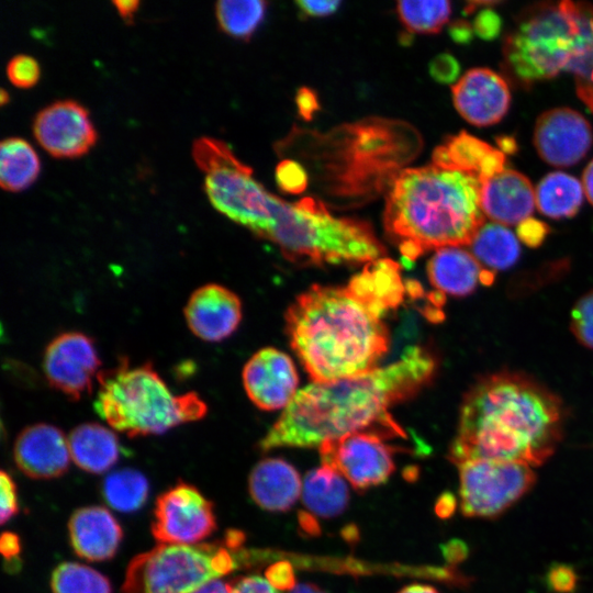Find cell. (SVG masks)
I'll use <instances>...</instances> for the list:
<instances>
[{
	"label": "cell",
	"mask_w": 593,
	"mask_h": 593,
	"mask_svg": "<svg viewBox=\"0 0 593 593\" xmlns=\"http://www.w3.org/2000/svg\"><path fill=\"white\" fill-rule=\"evenodd\" d=\"M51 586L53 593H112L107 577L76 562L58 564L53 571Z\"/></svg>",
	"instance_id": "1f68e13d"
},
{
	"label": "cell",
	"mask_w": 593,
	"mask_h": 593,
	"mask_svg": "<svg viewBox=\"0 0 593 593\" xmlns=\"http://www.w3.org/2000/svg\"><path fill=\"white\" fill-rule=\"evenodd\" d=\"M437 365L429 349L411 346L385 367L335 381L313 382L298 391L259 448L320 447L357 432L403 437L388 410L428 384Z\"/></svg>",
	"instance_id": "7a4b0ae2"
},
{
	"label": "cell",
	"mask_w": 593,
	"mask_h": 593,
	"mask_svg": "<svg viewBox=\"0 0 593 593\" xmlns=\"http://www.w3.org/2000/svg\"><path fill=\"white\" fill-rule=\"evenodd\" d=\"M480 272L478 259L459 247L437 249L427 264L430 283L438 291L456 296L473 292Z\"/></svg>",
	"instance_id": "d4e9b609"
},
{
	"label": "cell",
	"mask_w": 593,
	"mask_h": 593,
	"mask_svg": "<svg viewBox=\"0 0 593 593\" xmlns=\"http://www.w3.org/2000/svg\"><path fill=\"white\" fill-rule=\"evenodd\" d=\"M8 99H9L8 93L5 92L4 89H1V94H0V102H1V104H2V105L5 104V102L8 101Z\"/></svg>",
	"instance_id": "91938a15"
},
{
	"label": "cell",
	"mask_w": 593,
	"mask_h": 593,
	"mask_svg": "<svg viewBox=\"0 0 593 593\" xmlns=\"http://www.w3.org/2000/svg\"><path fill=\"white\" fill-rule=\"evenodd\" d=\"M546 582L556 593H571L577 586L578 575L571 566L553 563L547 572Z\"/></svg>",
	"instance_id": "8d00e7d4"
},
{
	"label": "cell",
	"mask_w": 593,
	"mask_h": 593,
	"mask_svg": "<svg viewBox=\"0 0 593 593\" xmlns=\"http://www.w3.org/2000/svg\"><path fill=\"white\" fill-rule=\"evenodd\" d=\"M448 32L450 37L458 44H469L474 36L472 24L463 20L451 23Z\"/></svg>",
	"instance_id": "7dc6e473"
},
{
	"label": "cell",
	"mask_w": 593,
	"mask_h": 593,
	"mask_svg": "<svg viewBox=\"0 0 593 593\" xmlns=\"http://www.w3.org/2000/svg\"><path fill=\"white\" fill-rule=\"evenodd\" d=\"M16 467L33 479H53L63 475L68 467L70 451L68 438L58 427L37 423L25 427L13 446Z\"/></svg>",
	"instance_id": "d6986e66"
},
{
	"label": "cell",
	"mask_w": 593,
	"mask_h": 593,
	"mask_svg": "<svg viewBox=\"0 0 593 593\" xmlns=\"http://www.w3.org/2000/svg\"><path fill=\"white\" fill-rule=\"evenodd\" d=\"M295 103L299 114L304 121H311L313 115L320 109V102L315 91L306 87H302L298 90Z\"/></svg>",
	"instance_id": "ee69618b"
},
{
	"label": "cell",
	"mask_w": 593,
	"mask_h": 593,
	"mask_svg": "<svg viewBox=\"0 0 593 593\" xmlns=\"http://www.w3.org/2000/svg\"><path fill=\"white\" fill-rule=\"evenodd\" d=\"M40 160L34 148L23 138L10 137L0 145V184L7 191H20L37 177Z\"/></svg>",
	"instance_id": "83f0119b"
},
{
	"label": "cell",
	"mask_w": 593,
	"mask_h": 593,
	"mask_svg": "<svg viewBox=\"0 0 593 593\" xmlns=\"http://www.w3.org/2000/svg\"><path fill=\"white\" fill-rule=\"evenodd\" d=\"M119 14L126 23L133 22V16L137 10L139 2L136 0H115L112 2Z\"/></svg>",
	"instance_id": "f907efd6"
},
{
	"label": "cell",
	"mask_w": 593,
	"mask_h": 593,
	"mask_svg": "<svg viewBox=\"0 0 593 593\" xmlns=\"http://www.w3.org/2000/svg\"><path fill=\"white\" fill-rule=\"evenodd\" d=\"M459 72V61L448 53L437 55L429 63L432 78L440 83L454 82L458 78Z\"/></svg>",
	"instance_id": "f35d334b"
},
{
	"label": "cell",
	"mask_w": 593,
	"mask_h": 593,
	"mask_svg": "<svg viewBox=\"0 0 593 593\" xmlns=\"http://www.w3.org/2000/svg\"><path fill=\"white\" fill-rule=\"evenodd\" d=\"M549 226L539 220L528 217L517 225V236L527 246H540L549 233Z\"/></svg>",
	"instance_id": "60d3db41"
},
{
	"label": "cell",
	"mask_w": 593,
	"mask_h": 593,
	"mask_svg": "<svg viewBox=\"0 0 593 593\" xmlns=\"http://www.w3.org/2000/svg\"><path fill=\"white\" fill-rule=\"evenodd\" d=\"M290 593H326L320 586L312 583H300L295 585Z\"/></svg>",
	"instance_id": "6f0895ef"
},
{
	"label": "cell",
	"mask_w": 593,
	"mask_h": 593,
	"mask_svg": "<svg viewBox=\"0 0 593 593\" xmlns=\"http://www.w3.org/2000/svg\"><path fill=\"white\" fill-rule=\"evenodd\" d=\"M452 101L459 114L475 126H489L501 121L511 103L510 88L495 71L473 68L452 87Z\"/></svg>",
	"instance_id": "e0dca14e"
},
{
	"label": "cell",
	"mask_w": 593,
	"mask_h": 593,
	"mask_svg": "<svg viewBox=\"0 0 593 593\" xmlns=\"http://www.w3.org/2000/svg\"><path fill=\"white\" fill-rule=\"evenodd\" d=\"M296 5L309 16H327L334 13L340 5V1H311L300 0L295 2Z\"/></svg>",
	"instance_id": "f6af8a7d"
},
{
	"label": "cell",
	"mask_w": 593,
	"mask_h": 593,
	"mask_svg": "<svg viewBox=\"0 0 593 593\" xmlns=\"http://www.w3.org/2000/svg\"><path fill=\"white\" fill-rule=\"evenodd\" d=\"M471 246L478 261L493 269H506L513 266L521 254L516 236L499 223L483 224Z\"/></svg>",
	"instance_id": "f1b7e54d"
},
{
	"label": "cell",
	"mask_w": 593,
	"mask_h": 593,
	"mask_svg": "<svg viewBox=\"0 0 593 593\" xmlns=\"http://www.w3.org/2000/svg\"><path fill=\"white\" fill-rule=\"evenodd\" d=\"M398 593H439L435 588L426 584H411Z\"/></svg>",
	"instance_id": "9f6ffc18"
},
{
	"label": "cell",
	"mask_w": 593,
	"mask_h": 593,
	"mask_svg": "<svg viewBox=\"0 0 593 593\" xmlns=\"http://www.w3.org/2000/svg\"><path fill=\"white\" fill-rule=\"evenodd\" d=\"M535 204L532 182L516 170L505 168L481 182V210L494 223L519 224L532 215Z\"/></svg>",
	"instance_id": "ffe728a7"
},
{
	"label": "cell",
	"mask_w": 593,
	"mask_h": 593,
	"mask_svg": "<svg viewBox=\"0 0 593 593\" xmlns=\"http://www.w3.org/2000/svg\"><path fill=\"white\" fill-rule=\"evenodd\" d=\"M148 491L145 475L130 468L110 473L102 485L107 503L112 508L126 513L139 510L147 500Z\"/></svg>",
	"instance_id": "f546056e"
},
{
	"label": "cell",
	"mask_w": 593,
	"mask_h": 593,
	"mask_svg": "<svg viewBox=\"0 0 593 593\" xmlns=\"http://www.w3.org/2000/svg\"><path fill=\"white\" fill-rule=\"evenodd\" d=\"M593 143L589 121L570 108L544 112L536 121L534 144L538 155L556 167H568L581 160Z\"/></svg>",
	"instance_id": "9a60e30c"
},
{
	"label": "cell",
	"mask_w": 593,
	"mask_h": 593,
	"mask_svg": "<svg viewBox=\"0 0 593 593\" xmlns=\"http://www.w3.org/2000/svg\"><path fill=\"white\" fill-rule=\"evenodd\" d=\"M422 147L421 134L409 123L367 118L325 133L295 127L276 150L310 172L331 206L347 209L389 190Z\"/></svg>",
	"instance_id": "3957f363"
},
{
	"label": "cell",
	"mask_w": 593,
	"mask_h": 593,
	"mask_svg": "<svg viewBox=\"0 0 593 593\" xmlns=\"http://www.w3.org/2000/svg\"><path fill=\"white\" fill-rule=\"evenodd\" d=\"M101 360L94 342L81 332H64L46 346L43 370L48 384L71 401L90 394Z\"/></svg>",
	"instance_id": "4fadbf2b"
},
{
	"label": "cell",
	"mask_w": 593,
	"mask_h": 593,
	"mask_svg": "<svg viewBox=\"0 0 593 593\" xmlns=\"http://www.w3.org/2000/svg\"><path fill=\"white\" fill-rule=\"evenodd\" d=\"M562 416L561 400L536 380L508 371L483 377L463 398L448 459L540 466L561 440Z\"/></svg>",
	"instance_id": "277c9868"
},
{
	"label": "cell",
	"mask_w": 593,
	"mask_h": 593,
	"mask_svg": "<svg viewBox=\"0 0 593 593\" xmlns=\"http://www.w3.org/2000/svg\"><path fill=\"white\" fill-rule=\"evenodd\" d=\"M183 313L193 335L208 343H219L237 329L242 302L230 289L208 283L191 293Z\"/></svg>",
	"instance_id": "ac0fdd59"
},
{
	"label": "cell",
	"mask_w": 593,
	"mask_h": 593,
	"mask_svg": "<svg viewBox=\"0 0 593 593\" xmlns=\"http://www.w3.org/2000/svg\"><path fill=\"white\" fill-rule=\"evenodd\" d=\"M299 518L301 527L305 530V533L309 535L318 534V524L310 514L301 512Z\"/></svg>",
	"instance_id": "db71d44e"
},
{
	"label": "cell",
	"mask_w": 593,
	"mask_h": 593,
	"mask_svg": "<svg viewBox=\"0 0 593 593\" xmlns=\"http://www.w3.org/2000/svg\"><path fill=\"white\" fill-rule=\"evenodd\" d=\"M396 12L404 26L413 33H438L447 23L451 5L449 1H399Z\"/></svg>",
	"instance_id": "d6a6232c"
},
{
	"label": "cell",
	"mask_w": 593,
	"mask_h": 593,
	"mask_svg": "<svg viewBox=\"0 0 593 593\" xmlns=\"http://www.w3.org/2000/svg\"><path fill=\"white\" fill-rule=\"evenodd\" d=\"M216 529L213 504L195 486L180 482L155 504L152 534L164 545H193Z\"/></svg>",
	"instance_id": "7c38bea8"
},
{
	"label": "cell",
	"mask_w": 593,
	"mask_h": 593,
	"mask_svg": "<svg viewBox=\"0 0 593 593\" xmlns=\"http://www.w3.org/2000/svg\"><path fill=\"white\" fill-rule=\"evenodd\" d=\"M590 9L585 2L560 1L524 10L503 45L510 72L527 86L569 71L582 46Z\"/></svg>",
	"instance_id": "ba28073f"
},
{
	"label": "cell",
	"mask_w": 593,
	"mask_h": 593,
	"mask_svg": "<svg viewBox=\"0 0 593 593\" xmlns=\"http://www.w3.org/2000/svg\"><path fill=\"white\" fill-rule=\"evenodd\" d=\"M496 143L499 145V149L504 154H513L517 149V143L511 136H501L497 138Z\"/></svg>",
	"instance_id": "11a10c76"
},
{
	"label": "cell",
	"mask_w": 593,
	"mask_h": 593,
	"mask_svg": "<svg viewBox=\"0 0 593 593\" xmlns=\"http://www.w3.org/2000/svg\"><path fill=\"white\" fill-rule=\"evenodd\" d=\"M242 377L248 398L261 410L286 409L298 393L299 378L294 363L276 348H264L254 354Z\"/></svg>",
	"instance_id": "2e32d148"
},
{
	"label": "cell",
	"mask_w": 593,
	"mask_h": 593,
	"mask_svg": "<svg viewBox=\"0 0 593 593\" xmlns=\"http://www.w3.org/2000/svg\"><path fill=\"white\" fill-rule=\"evenodd\" d=\"M570 325L575 338L585 347L593 349V290L574 304Z\"/></svg>",
	"instance_id": "836d02e7"
},
{
	"label": "cell",
	"mask_w": 593,
	"mask_h": 593,
	"mask_svg": "<svg viewBox=\"0 0 593 593\" xmlns=\"http://www.w3.org/2000/svg\"><path fill=\"white\" fill-rule=\"evenodd\" d=\"M37 143L52 156L83 155L97 139L88 111L74 100H58L37 112L33 122Z\"/></svg>",
	"instance_id": "5bb4252c"
},
{
	"label": "cell",
	"mask_w": 593,
	"mask_h": 593,
	"mask_svg": "<svg viewBox=\"0 0 593 593\" xmlns=\"http://www.w3.org/2000/svg\"><path fill=\"white\" fill-rule=\"evenodd\" d=\"M582 186L585 197L593 205V159L588 164L583 171Z\"/></svg>",
	"instance_id": "816d5d0a"
},
{
	"label": "cell",
	"mask_w": 593,
	"mask_h": 593,
	"mask_svg": "<svg viewBox=\"0 0 593 593\" xmlns=\"http://www.w3.org/2000/svg\"><path fill=\"white\" fill-rule=\"evenodd\" d=\"M70 458L80 469L90 473H103L120 458L118 436L98 423L76 426L68 436Z\"/></svg>",
	"instance_id": "cb8c5ba5"
},
{
	"label": "cell",
	"mask_w": 593,
	"mask_h": 593,
	"mask_svg": "<svg viewBox=\"0 0 593 593\" xmlns=\"http://www.w3.org/2000/svg\"><path fill=\"white\" fill-rule=\"evenodd\" d=\"M243 540L240 532L228 530L223 542L159 544L131 560L122 593H194L236 569Z\"/></svg>",
	"instance_id": "9c48e42d"
},
{
	"label": "cell",
	"mask_w": 593,
	"mask_h": 593,
	"mask_svg": "<svg viewBox=\"0 0 593 593\" xmlns=\"http://www.w3.org/2000/svg\"><path fill=\"white\" fill-rule=\"evenodd\" d=\"M457 507V499L450 492L443 493L435 505V512L440 518L450 517Z\"/></svg>",
	"instance_id": "681fc988"
},
{
	"label": "cell",
	"mask_w": 593,
	"mask_h": 593,
	"mask_svg": "<svg viewBox=\"0 0 593 593\" xmlns=\"http://www.w3.org/2000/svg\"><path fill=\"white\" fill-rule=\"evenodd\" d=\"M301 494L304 506L323 518L342 514L349 503L345 480L336 470L324 465L306 473Z\"/></svg>",
	"instance_id": "484cf974"
},
{
	"label": "cell",
	"mask_w": 593,
	"mask_h": 593,
	"mask_svg": "<svg viewBox=\"0 0 593 593\" xmlns=\"http://www.w3.org/2000/svg\"><path fill=\"white\" fill-rule=\"evenodd\" d=\"M232 593H278L276 589L259 575L239 578L232 584Z\"/></svg>",
	"instance_id": "7bdbcfd3"
},
{
	"label": "cell",
	"mask_w": 593,
	"mask_h": 593,
	"mask_svg": "<svg viewBox=\"0 0 593 593\" xmlns=\"http://www.w3.org/2000/svg\"><path fill=\"white\" fill-rule=\"evenodd\" d=\"M246 228L298 264H368L385 254L367 222L335 216L312 197L288 203L266 190Z\"/></svg>",
	"instance_id": "8992f818"
},
{
	"label": "cell",
	"mask_w": 593,
	"mask_h": 593,
	"mask_svg": "<svg viewBox=\"0 0 593 593\" xmlns=\"http://www.w3.org/2000/svg\"><path fill=\"white\" fill-rule=\"evenodd\" d=\"M495 279V272L489 269L481 270L479 281L485 286L493 283Z\"/></svg>",
	"instance_id": "680465c9"
},
{
	"label": "cell",
	"mask_w": 593,
	"mask_h": 593,
	"mask_svg": "<svg viewBox=\"0 0 593 593\" xmlns=\"http://www.w3.org/2000/svg\"><path fill=\"white\" fill-rule=\"evenodd\" d=\"M267 2L259 0H222L215 4L220 27L228 35L248 40L262 22Z\"/></svg>",
	"instance_id": "4dcf8cb0"
},
{
	"label": "cell",
	"mask_w": 593,
	"mask_h": 593,
	"mask_svg": "<svg viewBox=\"0 0 593 593\" xmlns=\"http://www.w3.org/2000/svg\"><path fill=\"white\" fill-rule=\"evenodd\" d=\"M1 523L10 521L19 511L16 485L12 477L2 471L0 474Z\"/></svg>",
	"instance_id": "ab89813d"
},
{
	"label": "cell",
	"mask_w": 593,
	"mask_h": 593,
	"mask_svg": "<svg viewBox=\"0 0 593 593\" xmlns=\"http://www.w3.org/2000/svg\"><path fill=\"white\" fill-rule=\"evenodd\" d=\"M194 593H232V584L217 579L206 583Z\"/></svg>",
	"instance_id": "f5cc1de1"
},
{
	"label": "cell",
	"mask_w": 593,
	"mask_h": 593,
	"mask_svg": "<svg viewBox=\"0 0 593 593\" xmlns=\"http://www.w3.org/2000/svg\"><path fill=\"white\" fill-rule=\"evenodd\" d=\"M461 512L467 517L494 518L505 512L536 482L529 465L478 459L458 466Z\"/></svg>",
	"instance_id": "30bf717a"
},
{
	"label": "cell",
	"mask_w": 593,
	"mask_h": 593,
	"mask_svg": "<svg viewBox=\"0 0 593 593\" xmlns=\"http://www.w3.org/2000/svg\"><path fill=\"white\" fill-rule=\"evenodd\" d=\"M7 76L9 80L19 88H30L40 78V66L32 56L18 54L7 64Z\"/></svg>",
	"instance_id": "d590c367"
},
{
	"label": "cell",
	"mask_w": 593,
	"mask_h": 593,
	"mask_svg": "<svg viewBox=\"0 0 593 593\" xmlns=\"http://www.w3.org/2000/svg\"><path fill=\"white\" fill-rule=\"evenodd\" d=\"M248 490L254 502L270 512L290 510L302 492L296 469L280 458L259 461L249 473Z\"/></svg>",
	"instance_id": "603a6c76"
},
{
	"label": "cell",
	"mask_w": 593,
	"mask_h": 593,
	"mask_svg": "<svg viewBox=\"0 0 593 593\" xmlns=\"http://www.w3.org/2000/svg\"><path fill=\"white\" fill-rule=\"evenodd\" d=\"M276 181L283 192L299 194L307 188L309 174L300 163L282 159L276 168Z\"/></svg>",
	"instance_id": "e575fe53"
},
{
	"label": "cell",
	"mask_w": 593,
	"mask_h": 593,
	"mask_svg": "<svg viewBox=\"0 0 593 593\" xmlns=\"http://www.w3.org/2000/svg\"><path fill=\"white\" fill-rule=\"evenodd\" d=\"M97 379L96 412L128 437L159 435L208 413L197 392L174 394L149 361L130 367L123 357L114 368L101 370Z\"/></svg>",
	"instance_id": "52a82bcc"
},
{
	"label": "cell",
	"mask_w": 593,
	"mask_h": 593,
	"mask_svg": "<svg viewBox=\"0 0 593 593\" xmlns=\"http://www.w3.org/2000/svg\"><path fill=\"white\" fill-rule=\"evenodd\" d=\"M320 456L356 491L363 492L388 481L395 469L394 447L372 432H357L321 444Z\"/></svg>",
	"instance_id": "8fae6325"
},
{
	"label": "cell",
	"mask_w": 593,
	"mask_h": 593,
	"mask_svg": "<svg viewBox=\"0 0 593 593\" xmlns=\"http://www.w3.org/2000/svg\"><path fill=\"white\" fill-rule=\"evenodd\" d=\"M68 530L75 552L89 561H104L114 557L123 537L118 521L102 506L75 511Z\"/></svg>",
	"instance_id": "44dd1931"
},
{
	"label": "cell",
	"mask_w": 593,
	"mask_h": 593,
	"mask_svg": "<svg viewBox=\"0 0 593 593\" xmlns=\"http://www.w3.org/2000/svg\"><path fill=\"white\" fill-rule=\"evenodd\" d=\"M0 550L7 561L18 559L21 551L19 536L10 532L3 533L0 540Z\"/></svg>",
	"instance_id": "bcb514c9"
},
{
	"label": "cell",
	"mask_w": 593,
	"mask_h": 593,
	"mask_svg": "<svg viewBox=\"0 0 593 593\" xmlns=\"http://www.w3.org/2000/svg\"><path fill=\"white\" fill-rule=\"evenodd\" d=\"M400 266L366 264L346 286H313L286 313L290 345L314 382L354 377L376 367L389 349L383 321L403 300Z\"/></svg>",
	"instance_id": "6da1fadb"
},
{
	"label": "cell",
	"mask_w": 593,
	"mask_h": 593,
	"mask_svg": "<svg viewBox=\"0 0 593 593\" xmlns=\"http://www.w3.org/2000/svg\"><path fill=\"white\" fill-rule=\"evenodd\" d=\"M266 578L275 589L292 590L295 586L294 571L287 561L271 564L266 571Z\"/></svg>",
	"instance_id": "b9f144b4"
},
{
	"label": "cell",
	"mask_w": 593,
	"mask_h": 593,
	"mask_svg": "<svg viewBox=\"0 0 593 593\" xmlns=\"http://www.w3.org/2000/svg\"><path fill=\"white\" fill-rule=\"evenodd\" d=\"M478 178L434 165L405 168L388 190L383 223L401 254L471 245L484 224Z\"/></svg>",
	"instance_id": "5b68a950"
},
{
	"label": "cell",
	"mask_w": 593,
	"mask_h": 593,
	"mask_svg": "<svg viewBox=\"0 0 593 593\" xmlns=\"http://www.w3.org/2000/svg\"><path fill=\"white\" fill-rule=\"evenodd\" d=\"M536 205L540 213L551 219L573 216L583 202L582 182L562 171L550 172L538 183Z\"/></svg>",
	"instance_id": "4316f807"
},
{
	"label": "cell",
	"mask_w": 593,
	"mask_h": 593,
	"mask_svg": "<svg viewBox=\"0 0 593 593\" xmlns=\"http://www.w3.org/2000/svg\"><path fill=\"white\" fill-rule=\"evenodd\" d=\"M472 27L474 34L485 41H491L497 37L502 30V19L490 7L481 8L475 15Z\"/></svg>",
	"instance_id": "74e56055"
},
{
	"label": "cell",
	"mask_w": 593,
	"mask_h": 593,
	"mask_svg": "<svg viewBox=\"0 0 593 593\" xmlns=\"http://www.w3.org/2000/svg\"><path fill=\"white\" fill-rule=\"evenodd\" d=\"M434 166L471 175L481 182L505 169V154L486 142L460 132L437 146L432 156Z\"/></svg>",
	"instance_id": "7402d4cb"
},
{
	"label": "cell",
	"mask_w": 593,
	"mask_h": 593,
	"mask_svg": "<svg viewBox=\"0 0 593 593\" xmlns=\"http://www.w3.org/2000/svg\"><path fill=\"white\" fill-rule=\"evenodd\" d=\"M443 553L448 562L459 563L468 557L469 549L463 541L454 539L443 546Z\"/></svg>",
	"instance_id": "c3c4849f"
}]
</instances>
